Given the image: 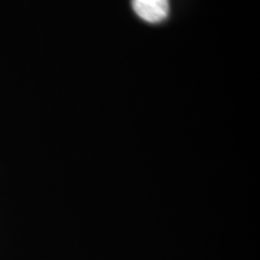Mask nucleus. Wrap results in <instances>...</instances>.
Listing matches in <instances>:
<instances>
[{"label": "nucleus", "mask_w": 260, "mask_h": 260, "mask_svg": "<svg viewBox=\"0 0 260 260\" xmlns=\"http://www.w3.org/2000/svg\"><path fill=\"white\" fill-rule=\"evenodd\" d=\"M133 9L148 23H159L169 15V0H132Z\"/></svg>", "instance_id": "nucleus-1"}]
</instances>
